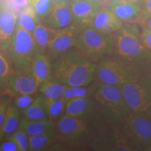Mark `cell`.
I'll return each mask as SVG.
<instances>
[{
  "label": "cell",
  "mask_w": 151,
  "mask_h": 151,
  "mask_svg": "<svg viewBox=\"0 0 151 151\" xmlns=\"http://www.w3.org/2000/svg\"><path fill=\"white\" fill-rule=\"evenodd\" d=\"M6 96L7 95L1 97V99H0V136H1V132L3 127L7 107L10 104V99L9 97H6ZM0 142H1V138H0Z\"/></svg>",
  "instance_id": "cell-33"
},
{
  "label": "cell",
  "mask_w": 151,
  "mask_h": 151,
  "mask_svg": "<svg viewBox=\"0 0 151 151\" xmlns=\"http://www.w3.org/2000/svg\"><path fill=\"white\" fill-rule=\"evenodd\" d=\"M143 0H109L106 7L122 22H134L139 18Z\"/></svg>",
  "instance_id": "cell-12"
},
{
  "label": "cell",
  "mask_w": 151,
  "mask_h": 151,
  "mask_svg": "<svg viewBox=\"0 0 151 151\" xmlns=\"http://www.w3.org/2000/svg\"><path fill=\"white\" fill-rule=\"evenodd\" d=\"M31 0H9L10 6L16 10H22L29 5Z\"/></svg>",
  "instance_id": "cell-36"
},
{
  "label": "cell",
  "mask_w": 151,
  "mask_h": 151,
  "mask_svg": "<svg viewBox=\"0 0 151 151\" xmlns=\"http://www.w3.org/2000/svg\"><path fill=\"white\" fill-rule=\"evenodd\" d=\"M35 99L32 94H16L14 98V105L22 111L32 104Z\"/></svg>",
  "instance_id": "cell-31"
},
{
  "label": "cell",
  "mask_w": 151,
  "mask_h": 151,
  "mask_svg": "<svg viewBox=\"0 0 151 151\" xmlns=\"http://www.w3.org/2000/svg\"><path fill=\"white\" fill-rule=\"evenodd\" d=\"M9 94H11V92L7 88L6 85L0 81V98L8 95Z\"/></svg>",
  "instance_id": "cell-37"
},
{
  "label": "cell",
  "mask_w": 151,
  "mask_h": 151,
  "mask_svg": "<svg viewBox=\"0 0 151 151\" xmlns=\"http://www.w3.org/2000/svg\"><path fill=\"white\" fill-rule=\"evenodd\" d=\"M73 22L82 26H88L94 15L101 8V3L87 0H71L70 1Z\"/></svg>",
  "instance_id": "cell-16"
},
{
  "label": "cell",
  "mask_w": 151,
  "mask_h": 151,
  "mask_svg": "<svg viewBox=\"0 0 151 151\" xmlns=\"http://www.w3.org/2000/svg\"><path fill=\"white\" fill-rule=\"evenodd\" d=\"M51 65L52 78L68 86H88L95 81L97 64L75 47L60 54Z\"/></svg>",
  "instance_id": "cell-2"
},
{
  "label": "cell",
  "mask_w": 151,
  "mask_h": 151,
  "mask_svg": "<svg viewBox=\"0 0 151 151\" xmlns=\"http://www.w3.org/2000/svg\"><path fill=\"white\" fill-rule=\"evenodd\" d=\"M55 31L56 29H52L48 25L43 24L39 22L36 25L32 35L41 52L46 53L48 43Z\"/></svg>",
  "instance_id": "cell-22"
},
{
  "label": "cell",
  "mask_w": 151,
  "mask_h": 151,
  "mask_svg": "<svg viewBox=\"0 0 151 151\" xmlns=\"http://www.w3.org/2000/svg\"><path fill=\"white\" fill-rule=\"evenodd\" d=\"M74 47L86 58L97 64L112 57L114 34H104L90 26H83Z\"/></svg>",
  "instance_id": "cell-4"
},
{
  "label": "cell",
  "mask_w": 151,
  "mask_h": 151,
  "mask_svg": "<svg viewBox=\"0 0 151 151\" xmlns=\"http://www.w3.org/2000/svg\"><path fill=\"white\" fill-rule=\"evenodd\" d=\"M52 0H31L29 6L32 8L38 18L48 16L52 6Z\"/></svg>",
  "instance_id": "cell-29"
},
{
  "label": "cell",
  "mask_w": 151,
  "mask_h": 151,
  "mask_svg": "<svg viewBox=\"0 0 151 151\" xmlns=\"http://www.w3.org/2000/svg\"><path fill=\"white\" fill-rule=\"evenodd\" d=\"M148 113H149V114H150V116H151V111H150V112H149Z\"/></svg>",
  "instance_id": "cell-40"
},
{
  "label": "cell",
  "mask_w": 151,
  "mask_h": 151,
  "mask_svg": "<svg viewBox=\"0 0 151 151\" xmlns=\"http://www.w3.org/2000/svg\"><path fill=\"white\" fill-rule=\"evenodd\" d=\"M55 139V129L29 137V149L32 151H41L48 148Z\"/></svg>",
  "instance_id": "cell-25"
},
{
  "label": "cell",
  "mask_w": 151,
  "mask_h": 151,
  "mask_svg": "<svg viewBox=\"0 0 151 151\" xmlns=\"http://www.w3.org/2000/svg\"><path fill=\"white\" fill-rule=\"evenodd\" d=\"M123 25V22L118 19L107 7L99 9L90 21L89 25L104 34L112 35Z\"/></svg>",
  "instance_id": "cell-14"
},
{
  "label": "cell",
  "mask_w": 151,
  "mask_h": 151,
  "mask_svg": "<svg viewBox=\"0 0 151 151\" xmlns=\"http://www.w3.org/2000/svg\"><path fill=\"white\" fill-rule=\"evenodd\" d=\"M141 29V39L146 48L151 51V29L142 24H139Z\"/></svg>",
  "instance_id": "cell-32"
},
{
  "label": "cell",
  "mask_w": 151,
  "mask_h": 151,
  "mask_svg": "<svg viewBox=\"0 0 151 151\" xmlns=\"http://www.w3.org/2000/svg\"><path fill=\"white\" fill-rule=\"evenodd\" d=\"M92 97L99 106L103 120L111 127L120 128L132 113L120 87L99 83Z\"/></svg>",
  "instance_id": "cell-3"
},
{
  "label": "cell",
  "mask_w": 151,
  "mask_h": 151,
  "mask_svg": "<svg viewBox=\"0 0 151 151\" xmlns=\"http://www.w3.org/2000/svg\"><path fill=\"white\" fill-rule=\"evenodd\" d=\"M50 27L60 29L71 25L73 22L70 1L69 0H52L50 12L46 16Z\"/></svg>",
  "instance_id": "cell-11"
},
{
  "label": "cell",
  "mask_w": 151,
  "mask_h": 151,
  "mask_svg": "<svg viewBox=\"0 0 151 151\" xmlns=\"http://www.w3.org/2000/svg\"><path fill=\"white\" fill-rule=\"evenodd\" d=\"M80 29L76 25H69L62 29H56L47 47L46 54L50 62L63 52L74 47Z\"/></svg>",
  "instance_id": "cell-9"
},
{
  "label": "cell",
  "mask_w": 151,
  "mask_h": 151,
  "mask_svg": "<svg viewBox=\"0 0 151 151\" xmlns=\"http://www.w3.org/2000/svg\"><path fill=\"white\" fill-rule=\"evenodd\" d=\"M98 85L99 82L94 81L88 86H68L62 97L67 101L71 99L92 97Z\"/></svg>",
  "instance_id": "cell-24"
},
{
  "label": "cell",
  "mask_w": 151,
  "mask_h": 151,
  "mask_svg": "<svg viewBox=\"0 0 151 151\" xmlns=\"http://www.w3.org/2000/svg\"><path fill=\"white\" fill-rule=\"evenodd\" d=\"M18 127L24 130L29 137L55 129L53 121L49 118L43 120H28L24 118L20 120Z\"/></svg>",
  "instance_id": "cell-19"
},
{
  "label": "cell",
  "mask_w": 151,
  "mask_h": 151,
  "mask_svg": "<svg viewBox=\"0 0 151 151\" xmlns=\"http://www.w3.org/2000/svg\"><path fill=\"white\" fill-rule=\"evenodd\" d=\"M7 138L12 139L17 143L19 148H20V151L29 150V137L21 128L18 127L12 134H11Z\"/></svg>",
  "instance_id": "cell-30"
},
{
  "label": "cell",
  "mask_w": 151,
  "mask_h": 151,
  "mask_svg": "<svg viewBox=\"0 0 151 151\" xmlns=\"http://www.w3.org/2000/svg\"><path fill=\"white\" fill-rule=\"evenodd\" d=\"M17 16L11 9H0V49L6 51L16 29Z\"/></svg>",
  "instance_id": "cell-17"
},
{
  "label": "cell",
  "mask_w": 151,
  "mask_h": 151,
  "mask_svg": "<svg viewBox=\"0 0 151 151\" xmlns=\"http://www.w3.org/2000/svg\"><path fill=\"white\" fill-rule=\"evenodd\" d=\"M30 73L37 80L39 87L52 78L51 62L45 53L39 52L34 58Z\"/></svg>",
  "instance_id": "cell-18"
},
{
  "label": "cell",
  "mask_w": 151,
  "mask_h": 151,
  "mask_svg": "<svg viewBox=\"0 0 151 151\" xmlns=\"http://www.w3.org/2000/svg\"><path fill=\"white\" fill-rule=\"evenodd\" d=\"M137 78L112 57L101 60L96 66L95 81L99 83L121 87Z\"/></svg>",
  "instance_id": "cell-8"
},
{
  "label": "cell",
  "mask_w": 151,
  "mask_h": 151,
  "mask_svg": "<svg viewBox=\"0 0 151 151\" xmlns=\"http://www.w3.org/2000/svg\"><path fill=\"white\" fill-rule=\"evenodd\" d=\"M67 101L63 97L55 99H46L47 112L48 116L52 121L65 112V106Z\"/></svg>",
  "instance_id": "cell-27"
},
{
  "label": "cell",
  "mask_w": 151,
  "mask_h": 151,
  "mask_svg": "<svg viewBox=\"0 0 151 151\" xmlns=\"http://www.w3.org/2000/svg\"><path fill=\"white\" fill-rule=\"evenodd\" d=\"M139 23L128 22L114 34L112 58L137 76L151 72V51L141 39Z\"/></svg>",
  "instance_id": "cell-1"
},
{
  "label": "cell",
  "mask_w": 151,
  "mask_h": 151,
  "mask_svg": "<svg viewBox=\"0 0 151 151\" xmlns=\"http://www.w3.org/2000/svg\"><path fill=\"white\" fill-rule=\"evenodd\" d=\"M88 129V122L86 120L66 114L60 118L55 128L60 137L67 141L78 139L84 135Z\"/></svg>",
  "instance_id": "cell-13"
},
{
  "label": "cell",
  "mask_w": 151,
  "mask_h": 151,
  "mask_svg": "<svg viewBox=\"0 0 151 151\" xmlns=\"http://www.w3.org/2000/svg\"><path fill=\"white\" fill-rule=\"evenodd\" d=\"M151 18V0H143L142 9L139 17L140 22Z\"/></svg>",
  "instance_id": "cell-34"
},
{
  "label": "cell",
  "mask_w": 151,
  "mask_h": 151,
  "mask_svg": "<svg viewBox=\"0 0 151 151\" xmlns=\"http://www.w3.org/2000/svg\"><path fill=\"white\" fill-rule=\"evenodd\" d=\"M24 118L28 120H43L48 118L46 99L43 96L35 97L32 104L22 111Z\"/></svg>",
  "instance_id": "cell-21"
},
{
  "label": "cell",
  "mask_w": 151,
  "mask_h": 151,
  "mask_svg": "<svg viewBox=\"0 0 151 151\" xmlns=\"http://www.w3.org/2000/svg\"><path fill=\"white\" fill-rule=\"evenodd\" d=\"M6 86L11 93L34 94L39 90L34 76L31 73H14L9 77Z\"/></svg>",
  "instance_id": "cell-15"
},
{
  "label": "cell",
  "mask_w": 151,
  "mask_h": 151,
  "mask_svg": "<svg viewBox=\"0 0 151 151\" xmlns=\"http://www.w3.org/2000/svg\"><path fill=\"white\" fill-rule=\"evenodd\" d=\"M7 50L15 73H30L34 58L41 52L32 34L24 29L18 22Z\"/></svg>",
  "instance_id": "cell-5"
},
{
  "label": "cell",
  "mask_w": 151,
  "mask_h": 151,
  "mask_svg": "<svg viewBox=\"0 0 151 151\" xmlns=\"http://www.w3.org/2000/svg\"><path fill=\"white\" fill-rule=\"evenodd\" d=\"M120 88L132 112L148 113L151 111V72Z\"/></svg>",
  "instance_id": "cell-7"
},
{
  "label": "cell",
  "mask_w": 151,
  "mask_h": 151,
  "mask_svg": "<svg viewBox=\"0 0 151 151\" xmlns=\"http://www.w3.org/2000/svg\"><path fill=\"white\" fill-rule=\"evenodd\" d=\"M139 24H143V25L146 26V27L150 28V29H151V18L146 19V20H143V21L139 22Z\"/></svg>",
  "instance_id": "cell-38"
},
{
  "label": "cell",
  "mask_w": 151,
  "mask_h": 151,
  "mask_svg": "<svg viewBox=\"0 0 151 151\" xmlns=\"http://www.w3.org/2000/svg\"><path fill=\"white\" fill-rule=\"evenodd\" d=\"M87 1H94V2L101 3V2H102L103 1H104V0H87Z\"/></svg>",
  "instance_id": "cell-39"
},
{
  "label": "cell",
  "mask_w": 151,
  "mask_h": 151,
  "mask_svg": "<svg viewBox=\"0 0 151 151\" xmlns=\"http://www.w3.org/2000/svg\"><path fill=\"white\" fill-rule=\"evenodd\" d=\"M15 73L8 55L0 49V81L6 85L9 77Z\"/></svg>",
  "instance_id": "cell-28"
},
{
  "label": "cell",
  "mask_w": 151,
  "mask_h": 151,
  "mask_svg": "<svg viewBox=\"0 0 151 151\" xmlns=\"http://www.w3.org/2000/svg\"><path fill=\"white\" fill-rule=\"evenodd\" d=\"M65 114L83 119L87 122L99 117L102 118L101 111L93 97L68 100L66 103Z\"/></svg>",
  "instance_id": "cell-10"
},
{
  "label": "cell",
  "mask_w": 151,
  "mask_h": 151,
  "mask_svg": "<svg viewBox=\"0 0 151 151\" xmlns=\"http://www.w3.org/2000/svg\"><path fill=\"white\" fill-rule=\"evenodd\" d=\"M20 111L14 104H9L6 112L4 122L1 132V141L9 137L18 129L20 122Z\"/></svg>",
  "instance_id": "cell-20"
},
{
  "label": "cell",
  "mask_w": 151,
  "mask_h": 151,
  "mask_svg": "<svg viewBox=\"0 0 151 151\" xmlns=\"http://www.w3.org/2000/svg\"><path fill=\"white\" fill-rule=\"evenodd\" d=\"M133 151H151V116L132 112L121 127Z\"/></svg>",
  "instance_id": "cell-6"
},
{
  "label": "cell",
  "mask_w": 151,
  "mask_h": 151,
  "mask_svg": "<svg viewBox=\"0 0 151 151\" xmlns=\"http://www.w3.org/2000/svg\"><path fill=\"white\" fill-rule=\"evenodd\" d=\"M18 22L24 29L32 34L36 25L39 22V18L36 15L32 8L29 5L22 9L18 18Z\"/></svg>",
  "instance_id": "cell-26"
},
{
  "label": "cell",
  "mask_w": 151,
  "mask_h": 151,
  "mask_svg": "<svg viewBox=\"0 0 151 151\" xmlns=\"http://www.w3.org/2000/svg\"><path fill=\"white\" fill-rule=\"evenodd\" d=\"M0 151H20V148L14 140L7 138L3 142H0Z\"/></svg>",
  "instance_id": "cell-35"
},
{
  "label": "cell",
  "mask_w": 151,
  "mask_h": 151,
  "mask_svg": "<svg viewBox=\"0 0 151 151\" xmlns=\"http://www.w3.org/2000/svg\"><path fill=\"white\" fill-rule=\"evenodd\" d=\"M67 85L51 78L39 87V91L46 99H55L63 97Z\"/></svg>",
  "instance_id": "cell-23"
}]
</instances>
